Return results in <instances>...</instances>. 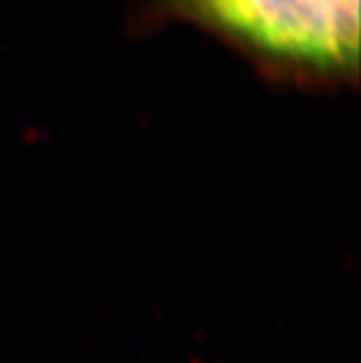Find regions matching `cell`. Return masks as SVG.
I'll return each instance as SVG.
<instances>
[{"mask_svg":"<svg viewBox=\"0 0 361 363\" xmlns=\"http://www.w3.org/2000/svg\"><path fill=\"white\" fill-rule=\"evenodd\" d=\"M270 73L343 82L359 68V0H160Z\"/></svg>","mask_w":361,"mask_h":363,"instance_id":"cell-1","label":"cell"}]
</instances>
